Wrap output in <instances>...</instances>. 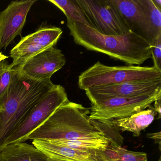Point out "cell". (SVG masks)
Returning <instances> with one entry per match:
<instances>
[{"label":"cell","mask_w":161,"mask_h":161,"mask_svg":"<svg viewBox=\"0 0 161 161\" xmlns=\"http://www.w3.org/2000/svg\"><path fill=\"white\" fill-rule=\"evenodd\" d=\"M47 161H61V160H56V159H52V158H48Z\"/></svg>","instance_id":"484cf974"},{"label":"cell","mask_w":161,"mask_h":161,"mask_svg":"<svg viewBox=\"0 0 161 161\" xmlns=\"http://www.w3.org/2000/svg\"><path fill=\"white\" fill-rule=\"evenodd\" d=\"M8 57H9L3 54L2 53L0 52V63L4 61L5 59H7Z\"/></svg>","instance_id":"d4e9b609"},{"label":"cell","mask_w":161,"mask_h":161,"mask_svg":"<svg viewBox=\"0 0 161 161\" xmlns=\"http://www.w3.org/2000/svg\"><path fill=\"white\" fill-rule=\"evenodd\" d=\"M67 19L74 42L88 50L106 54L128 65H140L151 58V45L131 31L120 35H105L91 26Z\"/></svg>","instance_id":"6da1fadb"},{"label":"cell","mask_w":161,"mask_h":161,"mask_svg":"<svg viewBox=\"0 0 161 161\" xmlns=\"http://www.w3.org/2000/svg\"><path fill=\"white\" fill-rule=\"evenodd\" d=\"M36 1H13L0 13V49H6L20 35L27 15Z\"/></svg>","instance_id":"30bf717a"},{"label":"cell","mask_w":161,"mask_h":161,"mask_svg":"<svg viewBox=\"0 0 161 161\" xmlns=\"http://www.w3.org/2000/svg\"><path fill=\"white\" fill-rule=\"evenodd\" d=\"M151 58L153 66L161 71V35L151 46Z\"/></svg>","instance_id":"44dd1931"},{"label":"cell","mask_w":161,"mask_h":161,"mask_svg":"<svg viewBox=\"0 0 161 161\" xmlns=\"http://www.w3.org/2000/svg\"><path fill=\"white\" fill-rule=\"evenodd\" d=\"M48 158L33 145L24 142L7 145L0 151V161H47Z\"/></svg>","instance_id":"4fadbf2b"},{"label":"cell","mask_w":161,"mask_h":161,"mask_svg":"<svg viewBox=\"0 0 161 161\" xmlns=\"http://www.w3.org/2000/svg\"><path fill=\"white\" fill-rule=\"evenodd\" d=\"M62 33V30L57 27L41 28L35 32L23 37L19 42L33 44L47 49L55 46Z\"/></svg>","instance_id":"e0dca14e"},{"label":"cell","mask_w":161,"mask_h":161,"mask_svg":"<svg viewBox=\"0 0 161 161\" xmlns=\"http://www.w3.org/2000/svg\"><path fill=\"white\" fill-rule=\"evenodd\" d=\"M112 1L130 31L141 36L144 19L141 0H112Z\"/></svg>","instance_id":"7c38bea8"},{"label":"cell","mask_w":161,"mask_h":161,"mask_svg":"<svg viewBox=\"0 0 161 161\" xmlns=\"http://www.w3.org/2000/svg\"><path fill=\"white\" fill-rule=\"evenodd\" d=\"M90 26L102 34L120 35L130 31L112 0H76Z\"/></svg>","instance_id":"52a82bcc"},{"label":"cell","mask_w":161,"mask_h":161,"mask_svg":"<svg viewBox=\"0 0 161 161\" xmlns=\"http://www.w3.org/2000/svg\"><path fill=\"white\" fill-rule=\"evenodd\" d=\"M15 68L4 61L0 63V98L8 89Z\"/></svg>","instance_id":"ffe728a7"},{"label":"cell","mask_w":161,"mask_h":161,"mask_svg":"<svg viewBox=\"0 0 161 161\" xmlns=\"http://www.w3.org/2000/svg\"><path fill=\"white\" fill-rule=\"evenodd\" d=\"M68 100L65 88L62 86L55 85L32 108L24 120L10 136L6 146L28 140V136L33 132L41 126L58 107Z\"/></svg>","instance_id":"5b68a950"},{"label":"cell","mask_w":161,"mask_h":161,"mask_svg":"<svg viewBox=\"0 0 161 161\" xmlns=\"http://www.w3.org/2000/svg\"><path fill=\"white\" fill-rule=\"evenodd\" d=\"M33 145L49 158L64 161H97L94 153L78 150L52 144L47 140H33Z\"/></svg>","instance_id":"8fae6325"},{"label":"cell","mask_w":161,"mask_h":161,"mask_svg":"<svg viewBox=\"0 0 161 161\" xmlns=\"http://www.w3.org/2000/svg\"><path fill=\"white\" fill-rule=\"evenodd\" d=\"M97 161H147L146 153L131 151L110 144L106 148L95 151Z\"/></svg>","instance_id":"2e32d148"},{"label":"cell","mask_w":161,"mask_h":161,"mask_svg":"<svg viewBox=\"0 0 161 161\" xmlns=\"http://www.w3.org/2000/svg\"><path fill=\"white\" fill-rule=\"evenodd\" d=\"M91 103L112 97H130L161 93V80L128 82L93 86L85 90Z\"/></svg>","instance_id":"9c48e42d"},{"label":"cell","mask_w":161,"mask_h":161,"mask_svg":"<svg viewBox=\"0 0 161 161\" xmlns=\"http://www.w3.org/2000/svg\"><path fill=\"white\" fill-rule=\"evenodd\" d=\"M47 141L52 144L65 146L78 150L90 153H94L96 150L106 148L111 143L106 137H91L77 140L57 139Z\"/></svg>","instance_id":"ac0fdd59"},{"label":"cell","mask_w":161,"mask_h":161,"mask_svg":"<svg viewBox=\"0 0 161 161\" xmlns=\"http://www.w3.org/2000/svg\"><path fill=\"white\" fill-rule=\"evenodd\" d=\"M156 8L161 11V0H152Z\"/></svg>","instance_id":"cb8c5ba5"},{"label":"cell","mask_w":161,"mask_h":161,"mask_svg":"<svg viewBox=\"0 0 161 161\" xmlns=\"http://www.w3.org/2000/svg\"><path fill=\"white\" fill-rule=\"evenodd\" d=\"M155 112L151 107L132 115L131 116L112 120L114 125L122 131L132 133L134 136H139L141 131L147 128L153 121Z\"/></svg>","instance_id":"9a60e30c"},{"label":"cell","mask_w":161,"mask_h":161,"mask_svg":"<svg viewBox=\"0 0 161 161\" xmlns=\"http://www.w3.org/2000/svg\"><path fill=\"white\" fill-rule=\"evenodd\" d=\"M66 63L62 51L50 48L29 58L15 68L26 77L38 81L51 80L52 75Z\"/></svg>","instance_id":"ba28073f"},{"label":"cell","mask_w":161,"mask_h":161,"mask_svg":"<svg viewBox=\"0 0 161 161\" xmlns=\"http://www.w3.org/2000/svg\"><path fill=\"white\" fill-rule=\"evenodd\" d=\"M90 109L69 100L28 137L31 140H77L105 137L93 124L87 115Z\"/></svg>","instance_id":"3957f363"},{"label":"cell","mask_w":161,"mask_h":161,"mask_svg":"<svg viewBox=\"0 0 161 161\" xmlns=\"http://www.w3.org/2000/svg\"><path fill=\"white\" fill-rule=\"evenodd\" d=\"M154 109L155 113L157 112L158 114V119L161 118V98L158 99L154 101Z\"/></svg>","instance_id":"603a6c76"},{"label":"cell","mask_w":161,"mask_h":161,"mask_svg":"<svg viewBox=\"0 0 161 161\" xmlns=\"http://www.w3.org/2000/svg\"><path fill=\"white\" fill-rule=\"evenodd\" d=\"M161 93L130 97H112L91 103L89 119L113 120L131 116L145 110L158 99Z\"/></svg>","instance_id":"8992f818"},{"label":"cell","mask_w":161,"mask_h":161,"mask_svg":"<svg viewBox=\"0 0 161 161\" xmlns=\"http://www.w3.org/2000/svg\"><path fill=\"white\" fill-rule=\"evenodd\" d=\"M158 161H161V157H160V158H159V160H158Z\"/></svg>","instance_id":"4316f807"},{"label":"cell","mask_w":161,"mask_h":161,"mask_svg":"<svg viewBox=\"0 0 161 161\" xmlns=\"http://www.w3.org/2000/svg\"><path fill=\"white\" fill-rule=\"evenodd\" d=\"M55 85L24 76L15 68L10 85L0 98V151L34 105Z\"/></svg>","instance_id":"7a4b0ae2"},{"label":"cell","mask_w":161,"mask_h":161,"mask_svg":"<svg viewBox=\"0 0 161 161\" xmlns=\"http://www.w3.org/2000/svg\"><path fill=\"white\" fill-rule=\"evenodd\" d=\"M144 12V19L141 36L151 46L161 35V11L152 0H141Z\"/></svg>","instance_id":"5bb4252c"},{"label":"cell","mask_w":161,"mask_h":161,"mask_svg":"<svg viewBox=\"0 0 161 161\" xmlns=\"http://www.w3.org/2000/svg\"><path fill=\"white\" fill-rule=\"evenodd\" d=\"M159 80L161 71L153 66H109L97 62L80 74L78 86L85 90L93 86Z\"/></svg>","instance_id":"277c9868"},{"label":"cell","mask_w":161,"mask_h":161,"mask_svg":"<svg viewBox=\"0 0 161 161\" xmlns=\"http://www.w3.org/2000/svg\"><path fill=\"white\" fill-rule=\"evenodd\" d=\"M147 137L154 140V143L159 145V149L161 150V133L158 132L149 133L147 134Z\"/></svg>","instance_id":"7402d4cb"},{"label":"cell","mask_w":161,"mask_h":161,"mask_svg":"<svg viewBox=\"0 0 161 161\" xmlns=\"http://www.w3.org/2000/svg\"><path fill=\"white\" fill-rule=\"evenodd\" d=\"M48 1L60 9L65 15L67 19L90 26L84 12L76 2V0H49Z\"/></svg>","instance_id":"d6986e66"}]
</instances>
